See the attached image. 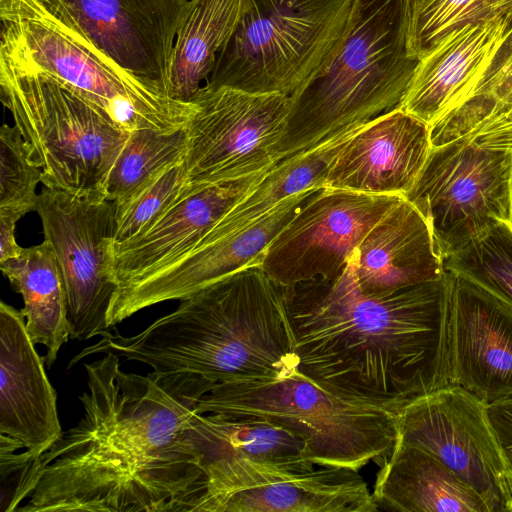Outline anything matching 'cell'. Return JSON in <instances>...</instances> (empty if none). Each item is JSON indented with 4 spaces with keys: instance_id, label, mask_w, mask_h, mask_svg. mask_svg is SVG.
<instances>
[{
    "instance_id": "cell-21",
    "label": "cell",
    "mask_w": 512,
    "mask_h": 512,
    "mask_svg": "<svg viewBox=\"0 0 512 512\" xmlns=\"http://www.w3.org/2000/svg\"><path fill=\"white\" fill-rule=\"evenodd\" d=\"M512 25V13L469 24L440 40L416 66L400 108L431 126L472 94Z\"/></svg>"
},
{
    "instance_id": "cell-36",
    "label": "cell",
    "mask_w": 512,
    "mask_h": 512,
    "mask_svg": "<svg viewBox=\"0 0 512 512\" xmlns=\"http://www.w3.org/2000/svg\"><path fill=\"white\" fill-rule=\"evenodd\" d=\"M20 218L17 214L0 210V262L17 256L23 248L15 238L16 223Z\"/></svg>"
},
{
    "instance_id": "cell-22",
    "label": "cell",
    "mask_w": 512,
    "mask_h": 512,
    "mask_svg": "<svg viewBox=\"0 0 512 512\" xmlns=\"http://www.w3.org/2000/svg\"><path fill=\"white\" fill-rule=\"evenodd\" d=\"M354 269L361 291L374 297L437 280L445 272L428 221L405 197L361 241Z\"/></svg>"
},
{
    "instance_id": "cell-1",
    "label": "cell",
    "mask_w": 512,
    "mask_h": 512,
    "mask_svg": "<svg viewBox=\"0 0 512 512\" xmlns=\"http://www.w3.org/2000/svg\"><path fill=\"white\" fill-rule=\"evenodd\" d=\"M84 414L42 455L21 512H178L201 476L189 424L216 383L192 373H127L107 353L84 363Z\"/></svg>"
},
{
    "instance_id": "cell-8",
    "label": "cell",
    "mask_w": 512,
    "mask_h": 512,
    "mask_svg": "<svg viewBox=\"0 0 512 512\" xmlns=\"http://www.w3.org/2000/svg\"><path fill=\"white\" fill-rule=\"evenodd\" d=\"M352 0H248L204 86L293 95L328 62Z\"/></svg>"
},
{
    "instance_id": "cell-35",
    "label": "cell",
    "mask_w": 512,
    "mask_h": 512,
    "mask_svg": "<svg viewBox=\"0 0 512 512\" xmlns=\"http://www.w3.org/2000/svg\"><path fill=\"white\" fill-rule=\"evenodd\" d=\"M487 413L512 470V396L488 403Z\"/></svg>"
},
{
    "instance_id": "cell-16",
    "label": "cell",
    "mask_w": 512,
    "mask_h": 512,
    "mask_svg": "<svg viewBox=\"0 0 512 512\" xmlns=\"http://www.w3.org/2000/svg\"><path fill=\"white\" fill-rule=\"evenodd\" d=\"M63 1L103 53L168 95L174 42L188 0Z\"/></svg>"
},
{
    "instance_id": "cell-19",
    "label": "cell",
    "mask_w": 512,
    "mask_h": 512,
    "mask_svg": "<svg viewBox=\"0 0 512 512\" xmlns=\"http://www.w3.org/2000/svg\"><path fill=\"white\" fill-rule=\"evenodd\" d=\"M269 170L184 187L179 199L145 231L125 242L112 243L117 290L186 254Z\"/></svg>"
},
{
    "instance_id": "cell-29",
    "label": "cell",
    "mask_w": 512,
    "mask_h": 512,
    "mask_svg": "<svg viewBox=\"0 0 512 512\" xmlns=\"http://www.w3.org/2000/svg\"><path fill=\"white\" fill-rule=\"evenodd\" d=\"M185 127L174 131L130 132L110 172L106 200L120 202L163 169L181 164L187 143Z\"/></svg>"
},
{
    "instance_id": "cell-17",
    "label": "cell",
    "mask_w": 512,
    "mask_h": 512,
    "mask_svg": "<svg viewBox=\"0 0 512 512\" xmlns=\"http://www.w3.org/2000/svg\"><path fill=\"white\" fill-rule=\"evenodd\" d=\"M445 271L450 285L451 384L487 404L512 396V308L466 278Z\"/></svg>"
},
{
    "instance_id": "cell-27",
    "label": "cell",
    "mask_w": 512,
    "mask_h": 512,
    "mask_svg": "<svg viewBox=\"0 0 512 512\" xmlns=\"http://www.w3.org/2000/svg\"><path fill=\"white\" fill-rule=\"evenodd\" d=\"M357 129L278 161L207 234L219 236L233 232L262 217L291 196L314 187H325L332 159Z\"/></svg>"
},
{
    "instance_id": "cell-3",
    "label": "cell",
    "mask_w": 512,
    "mask_h": 512,
    "mask_svg": "<svg viewBox=\"0 0 512 512\" xmlns=\"http://www.w3.org/2000/svg\"><path fill=\"white\" fill-rule=\"evenodd\" d=\"M68 365L112 353L160 373H192L214 383L281 378L298 369L284 290L253 265L180 300L140 333L112 327Z\"/></svg>"
},
{
    "instance_id": "cell-15",
    "label": "cell",
    "mask_w": 512,
    "mask_h": 512,
    "mask_svg": "<svg viewBox=\"0 0 512 512\" xmlns=\"http://www.w3.org/2000/svg\"><path fill=\"white\" fill-rule=\"evenodd\" d=\"M321 188L289 197L243 228L219 236L206 234L182 257L118 289L109 325L113 327L152 305L186 298L243 268L261 265L273 240Z\"/></svg>"
},
{
    "instance_id": "cell-34",
    "label": "cell",
    "mask_w": 512,
    "mask_h": 512,
    "mask_svg": "<svg viewBox=\"0 0 512 512\" xmlns=\"http://www.w3.org/2000/svg\"><path fill=\"white\" fill-rule=\"evenodd\" d=\"M16 440L0 434V508L2 512L16 511L22 500L31 496L42 476V455L28 450Z\"/></svg>"
},
{
    "instance_id": "cell-28",
    "label": "cell",
    "mask_w": 512,
    "mask_h": 512,
    "mask_svg": "<svg viewBox=\"0 0 512 512\" xmlns=\"http://www.w3.org/2000/svg\"><path fill=\"white\" fill-rule=\"evenodd\" d=\"M512 124V25L470 97L430 126L432 147L483 127Z\"/></svg>"
},
{
    "instance_id": "cell-2",
    "label": "cell",
    "mask_w": 512,
    "mask_h": 512,
    "mask_svg": "<svg viewBox=\"0 0 512 512\" xmlns=\"http://www.w3.org/2000/svg\"><path fill=\"white\" fill-rule=\"evenodd\" d=\"M355 252L334 278L282 287L298 370L340 397L397 413L451 385L449 278L369 296Z\"/></svg>"
},
{
    "instance_id": "cell-6",
    "label": "cell",
    "mask_w": 512,
    "mask_h": 512,
    "mask_svg": "<svg viewBox=\"0 0 512 512\" xmlns=\"http://www.w3.org/2000/svg\"><path fill=\"white\" fill-rule=\"evenodd\" d=\"M197 412L267 419L300 438L316 466L359 471L388 457L398 440L396 413L331 393L298 369L281 378L216 383Z\"/></svg>"
},
{
    "instance_id": "cell-7",
    "label": "cell",
    "mask_w": 512,
    "mask_h": 512,
    "mask_svg": "<svg viewBox=\"0 0 512 512\" xmlns=\"http://www.w3.org/2000/svg\"><path fill=\"white\" fill-rule=\"evenodd\" d=\"M0 96L45 187L106 200L110 172L130 132L50 75L1 56Z\"/></svg>"
},
{
    "instance_id": "cell-18",
    "label": "cell",
    "mask_w": 512,
    "mask_h": 512,
    "mask_svg": "<svg viewBox=\"0 0 512 512\" xmlns=\"http://www.w3.org/2000/svg\"><path fill=\"white\" fill-rule=\"evenodd\" d=\"M431 149L430 126L397 108L350 135L329 165L325 187L405 197Z\"/></svg>"
},
{
    "instance_id": "cell-5",
    "label": "cell",
    "mask_w": 512,
    "mask_h": 512,
    "mask_svg": "<svg viewBox=\"0 0 512 512\" xmlns=\"http://www.w3.org/2000/svg\"><path fill=\"white\" fill-rule=\"evenodd\" d=\"M0 56L46 73L125 132L184 128L182 103L127 72L88 37L63 0H0Z\"/></svg>"
},
{
    "instance_id": "cell-24",
    "label": "cell",
    "mask_w": 512,
    "mask_h": 512,
    "mask_svg": "<svg viewBox=\"0 0 512 512\" xmlns=\"http://www.w3.org/2000/svg\"><path fill=\"white\" fill-rule=\"evenodd\" d=\"M188 432L200 470L241 460L295 472L311 471L316 466L306 457L300 438L261 417L196 412Z\"/></svg>"
},
{
    "instance_id": "cell-33",
    "label": "cell",
    "mask_w": 512,
    "mask_h": 512,
    "mask_svg": "<svg viewBox=\"0 0 512 512\" xmlns=\"http://www.w3.org/2000/svg\"><path fill=\"white\" fill-rule=\"evenodd\" d=\"M42 170L29 156L25 140L16 126L3 124L0 130V210L22 217L35 211L36 187Z\"/></svg>"
},
{
    "instance_id": "cell-37",
    "label": "cell",
    "mask_w": 512,
    "mask_h": 512,
    "mask_svg": "<svg viewBox=\"0 0 512 512\" xmlns=\"http://www.w3.org/2000/svg\"><path fill=\"white\" fill-rule=\"evenodd\" d=\"M510 199H511V227H512V160H511V177H510Z\"/></svg>"
},
{
    "instance_id": "cell-32",
    "label": "cell",
    "mask_w": 512,
    "mask_h": 512,
    "mask_svg": "<svg viewBox=\"0 0 512 512\" xmlns=\"http://www.w3.org/2000/svg\"><path fill=\"white\" fill-rule=\"evenodd\" d=\"M181 164L169 166L120 202H114L113 244L125 242L145 231L180 197Z\"/></svg>"
},
{
    "instance_id": "cell-11",
    "label": "cell",
    "mask_w": 512,
    "mask_h": 512,
    "mask_svg": "<svg viewBox=\"0 0 512 512\" xmlns=\"http://www.w3.org/2000/svg\"><path fill=\"white\" fill-rule=\"evenodd\" d=\"M398 441L442 462L477 492L492 512H512V470L487 413V403L447 385L396 413Z\"/></svg>"
},
{
    "instance_id": "cell-14",
    "label": "cell",
    "mask_w": 512,
    "mask_h": 512,
    "mask_svg": "<svg viewBox=\"0 0 512 512\" xmlns=\"http://www.w3.org/2000/svg\"><path fill=\"white\" fill-rule=\"evenodd\" d=\"M402 197L323 187L273 240L261 267L283 288L334 278L370 229Z\"/></svg>"
},
{
    "instance_id": "cell-26",
    "label": "cell",
    "mask_w": 512,
    "mask_h": 512,
    "mask_svg": "<svg viewBox=\"0 0 512 512\" xmlns=\"http://www.w3.org/2000/svg\"><path fill=\"white\" fill-rule=\"evenodd\" d=\"M248 0H188L172 53L168 95L192 103Z\"/></svg>"
},
{
    "instance_id": "cell-25",
    "label": "cell",
    "mask_w": 512,
    "mask_h": 512,
    "mask_svg": "<svg viewBox=\"0 0 512 512\" xmlns=\"http://www.w3.org/2000/svg\"><path fill=\"white\" fill-rule=\"evenodd\" d=\"M0 268L21 294L26 329L35 345L45 347V364L50 368L70 338L67 295L54 251L44 240L22 248L17 256L0 262Z\"/></svg>"
},
{
    "instance_id": "cell-4",
    "label": "cell",
    "mask_w": 512,
    "mask_h": 512,
    "mask_svg": "<svg viewBox=\"0 0 512 512\" xmlns=\"http://www.w3.org/2000/svg\"><path fill=\"white\" fill-rule=\"evenodd\" d=\"M411 0H352L331 58L290 96L278 161L400 108L419 59L411 56Z\"/></svg>"
},
{
    "instance_id": "cell-31",
    "label": "cell",
    "mask_w": 512,
    "mask_h": 512,
    "mask_svg": "<svg viewBox=\"0 0 512 512\" xmlns=\"http://www.w3.org/2000/svg\"><path fill=\"white\" fill-rule=\"evenodd\" d=\"M512 13V0H411L408 47L420 59L451 32Z\"/></svg>"
},
{
    "instance_id": "cell-30",
    "label": "cell",
    "mask_w": 512,
    "mask_h": 512,
    "mask_svg": "<svg viewBox=\"0 0 512 512\" xmlns=\"http://www.w3.org/2000/svg\"><path fill=\"white\" fill-rule=\"evenodd\" d=\"M445 270L512 308V227L498 223L443 258Z\"/></svg>"
},
{
    "instance_id": "cell-10",
    "label": "cell",
    "mask_w": 512,
    "mask_h": 512,
    "mask_svg": "<svg viewBox=\"0 0 512 512\" xmlns=\"http://www.w3.org/2000/svg\"><path fill=\"white\" fill-rule=\"evenodd\" d=\"M193 103L185 127L182 188L260 173L278 162L289 96L203 86Z\"/></svg>"
},
{
    "instance_id": "cell-12",
    "label": "cell",
    "mask_w": 512,
    "mask_h": 512,
    "mask_svg": "<svg viewBox=\"0 0 512 512\" xmlns=\"http://www.w3.org/2000/svg\"><path fill=\"white\" fill-rule=\"evenodd\" d=\"M115 209L111 201L48 187L38 195L35 212L63 277L71 339H91L112 328L108 315L118 288L111 253Z\"/></svg>"
},
{
    "instance_id": "cell-23",
    "label": "cell",
    "mask_w": 512,
    "mask_h": 512,
    "mask_svg": "<svg viewBox=\"0 0 512 512\" xmlns=\"http://www.w3.org/2000/svg\"><path fill=\"white\" fill-rule=\"evenodd\" d=\"M373 497L379 509L400 512H492L469 485L427 451L397 440L383 458Z\"/></svg>"
},
{
    "instance_id": "cell-20",
    "label": "cell",
    "mask_w": 512,
    "mask_h": 512,
    "mask_svg": "<svg viewBox=\"0 0 512 512\" xmlns=\"http://www.w3.org/2000/svg\"><path fill=\"white\" fill-rule=\"evenodd\" d=\"M21 310L0 303V434L34 455L46 453L64 432L57 395Z\"/></svg>"
},
{
    "instance_id": "cell-13",
    "label": "cell",
    "mask_w": 512,
    "mask_h": 512,
    "mask_svg": "<svg viewBox=\"0 0 512 512\" xmlns=\"http://www.w3.org/2000/svg\"><path fill=\"white\" fill-rule=\"evenodd\" d=\"M358 471L320 466L295 472L250 460L201 469L179 512H374Z\"/></svg>"
},
{
    "instance_id": "cell-9",
    "label": "cell",
    "mask_w": 512,
    "mask_h": 512,
    "mask_svg": "<svg viewBox=\"0 0 512 512\" xmlns=\"http://www.w3.org/2000/svg\"><path fill=\"white\" fill-rule=\"evenodd\" d=\"M511 160L512 129L432 147L405 198L428 221L443 258L498 223L511 226Z\"/></svg>"
}]
</instances>
